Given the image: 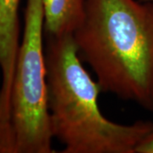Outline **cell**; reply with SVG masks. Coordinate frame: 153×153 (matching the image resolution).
<instances>
[{
	"label": "cell",
	"instance_id": "obj_1",
	"mask_svg": "<svg viewBox=\"0 0 153 153\" xmlns=\"http://www.w3.org/2000/svg\"><path fill=\"white\" fill-rule=\"evenodd\" d=\"M72 38L101 90L153 111V2L87 0Z\"/></svg>",
	"mask_w": 153,
	"mask_h": 153
},
{
	"label": "cell",
	"instance_id": "obj_2",
	"mask_svg": "<svg viewBox=\"0 0 153 153\" xmlns=\"http://www.w3.org/2000/svg\"><path fill=\"white\" fill-rule=\"evenodd\" d=\"M45 54L50 127L62 152L135 153L153 123L120 124L101 113V88L82 66L72 36H48Z\"/></svg>",
	"mask_w": 153,
	"mask_h": 153
},
{
	"label": "cell",
	"instance_id": "obj_3",
	"mask_svg": "<svg viewBox=\"0 0 153 153\" xmlns=\"http://www.w3.org/2000/svg\"><path fill=\"white\" fill-rule=\"evenodd\" d=\"M43 0H27L11 90V153H52Z\"/></svg>",
	"mask_w": 153,
	"mask_h": 153
},
{
	"label": "cell",
	"instance_id": "obj_4",
	"mask_svg": "<svg viewBox=\"0 0 153 153\" xmlns=\"http://www.w3.org/2000/svg\"><path fill=\"white\" fill-rule=\"evenodd\" d=\"M20 0H0V96L10 98L20 47Z\"/></svg>",
	"mask_w": 153,
	"mask_h": 153
},
{
	"label": "cell",
	"instance_id": "obj_5",
	"mask_svg": "<svg viewBox=\"0 0 153 153\" xmlns=\"http://www.w3.org/2000/svg\"><path fill=\"white\" fill-rule=\"evenodd\" d=\"M87 0H43L47 36H72L85 16Z\"/></svg>",
	"mask_w": 153,
	"mask_h": 153
},
{
	"label": "cell",
	"instance_id": "obj_6",
	"mask_svg": "<svg viewBox=\"0 0 153 153\" xmlns=\"http://www.w3.org/2000/svg\"><path fill=\"white\" fill-rule=\"evenodd\" d=\"M135 153H153V128L135 149Z\"/></svg>",
	"mask_w": 153,
	"mask_h": 153
},
{
	"label": "cell",
	"instance_id": "obj_7",
	"mask_svg": "<svg viewBox=\"0 0 153 153\" xmlns=\"http://www.w3.org/2000/svg\"><path fill=\"white\" fill-rule=\"evenodd\" d=\"M141 1H146V2H153V0H141Z\"/></svg>",
	"mask_w": 153,
	"mask_h": 153
}]
</instances>
